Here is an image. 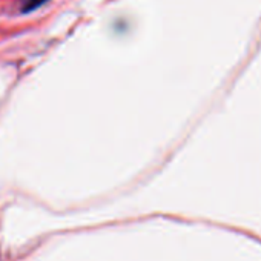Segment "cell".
<instances>
[{
    "label": "cell",
    "instance_id": "6da1fadb",
    "mask_svg": "<svg viewBox=\"0 0 261 261\" xmlns=\"http://www.w3.org/2000/svg\"><path fill=\"white\" fill-rule=\"evenodd\" d=\"M45 2H46V0H23V2H22V10L23 11H31V10H36L37 7H40Z\"/></svg>",
    "mask_w": 261,
    "mask_h": 261
}]
</instances>
